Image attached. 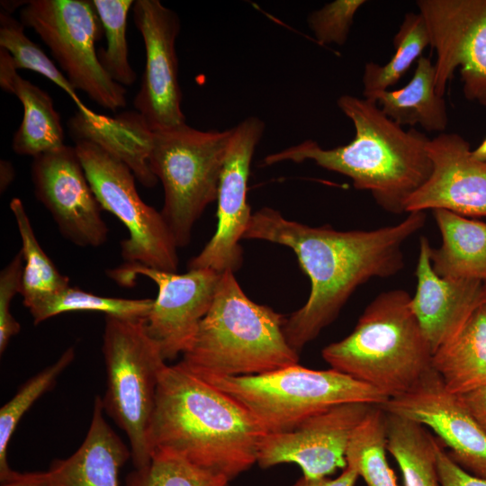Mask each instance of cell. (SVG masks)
Instances as JSON below:
<instances>
[{
	"mask_svg": "<svg viewBox=\"0 0 486 486\" xmlns=\"http://www.w3.org/2000/svg\"><path fill=\"white\" fill-rule=\"evenodd\" d=\"M285 318L254 302L234 272L221 274L212 306L179 362L197 376L265 374L299 363L288 344Z\"/></svg>",
	"mask_w": 486,
	"mask_h": 486,
	"instance_id": "4",
	"label": "cell"
},
{
	"mask_svg": "<svg viewBox=\"0 0 486 486\" xmlns=\"http://www.w3.org/2000/svg\"><path fill=\"white\" fill-rule=\"evenodd\" d=\"M0 486H54L48 471L19 472L13 471L0 480Z\"/></svg>",
	"mask_w": 486,
	"mask_h": 486,
	"instance_id": "39",
	"label": "cell"
},
{
	"mask_svg": "<svg viewBox=\"0 0 486 486\" xmlns=\"http://www.w3.org/2000/svg\"><path fill=\"white\" fill-rule=\"evenodd\" d=\"M435 76L434 64L421 56L404 87L364 97L375 101L382 112L400 126L419 124L428 131H444L448 122L446 104L436 92Z\"/></svg>",
	"mask_w": 486,
	"mask_h": 486,
	"instance_id": "25",
	"label": "cell"
},
{
	"mask_svg": "<svg viewBox=\"0 0 486 486\" xmlns=\"http://www.w3.org/2000/svg\"><path fill=\"white\" fill-rule=\"evenodd\" d=\"M426 150L432 171L407 199L405 212L442 209L486 218V162L473 158L468 140L443 132L428 140Z\"/></svg>",
	"mask_w": 486,
	"mask_h": 486,
	"instance_id": "18",
	"label": "cell"
},
{
	"mask_svg": "<svg viewBox=\"0 0 486 486\" xmlns=\"http://www.w3.org/2000/svg\"><path fill=\"white\" fill-rule=\"evenodd\" d=\"M20 21L40 37L76 90L103 108L127 105L126 88L101 66L95 43L104 29L92 0H31Z\"/></svg>",
	"mask_w": 486,
	"mask_h": 486,
	"instance_id": "9",
	"label": "cell"
},
{
	"mask_svg": "<svg viewBox=\"0 0 486 486\" xmlns=\"http://www.w3.org/2000/svg\"><path fill=\"white\" fill-rule=\"evenodd\" d=\"M0 86L22 103L23 115L15 131L12 148L21 156L35 158L62 147L64 130L51 96L22 78L8 51L0 48Z\"/></svg>",
	"mask_w": 486,
	"mask_h": 486,
	"instance_id": "22",
	"label": "cell"
},
{
	"mask_svg": "<svg viewBox=\"0 0 486 486\" xmlns=\"http://www.w3.org/2000/svg\"><path fill=\"white\" fill-rule=\"evenodd\" d=\"M106 38V48L97 51L99 62L116 83L131 86L137 74L129 62L127 20L135 1L92 0Z\"/></svg>",
	"mask_w": 486,
	"mask_h": 486,
	"instance_id": "32",
	"label": "cell"
},
{
	"mask_svg": "<svg viewBox=\"0 0 486 486\" xmlns=\"http://www.w3.org/2000/svg\"><path fill=\"white\" fill-rule=\"evenodd\" d=\"M374 405L348 402L316 414L294 428L266 433L256 463L266 469L280 464L299 465L306 478H323L347 466L346 450L356 428Z\"/></svg>",
	"mask_w": 486,
	"mask_h": 486,
	"instance_id": "16",
	"label": "cell"
},
{
	"mask_svg": "<svg viewBox=\"0 0 486 486\" xmlns=\"http://www.w3.org/2000/svg\"><path fill=\"white\" fill-rule=\"evenodd\" d=\"M75 143L102 209L116 216L129 231V238L121 243L125 263L176 272L178 246L161 212L145 203L139 195L130 168L94 142Z\"/></svg>",
	"mask_w": 486,
	"mask_h": 486,
	"instance_id": "10",
	"label": "cell"
},
{
	"mask_svg": "<svg viewBox=\"0 0 486 486\" xmlns=\"http://www.w3.org/2000/svg\"><path fill=\"white\" fill-rule=\"evenodd\" d=\"M22 240L23 271L20 294L24 307L30 309L43 299L69 286V278L62 274L40 247L22 202H10Z\"/></svg>",
	"mask_w": 486,
	"mask_h": 486,
	"instance_id": "27",
	"label": "cell"
},
{
	"mask_svg": "<svg viewBox=\"0 0 486 486\" xmlns=\"http://www.w3.org/2000/svg\"><path fill=\"white\" fill-rule=\"evenodd\" d=\"M265 123L248 117L232 128L217 195V229L202 251L188 262L189 269H211L218 273L238 271L243 262L239 240L252 213L247 202L250 165Z\"/></svg>",
	"mask_w": 486,
	"mask_h": 486,
	"instance_id": "14",
	"label": "cell"
},
{
	"mask_svg": "<svg viewBox=\"0 0 486 486\" xmlns=\"http://www.w3.org/2000/svg\"><path fill=\"white\" fill-rule=\"evenodd\" d=\"M387 451L396 460L405 486H441L436 463L438 442L414 420L386 412Z\"/></svg>",
	"mask_w": 486,
	"mask_h": 486,
	"instance_id": "26",
	"label": "cell"
},
{
	"mask_svg": "<svg viewBox=\"0 0 486 486\" xmlns=\"http://www.w3.org/2000/svg\"><path fill=\"white\" fill-rule=\"evenodd\" d=\"M416 4L436 52V94L444 96L459 68L465 98L486 107V0H418Z\"/></svg>",
	"mask_w": 486,
	"mask_h": 486,
	"instance_id": "11",
	"label": "cell"
},
{
	"mask_svg": "<svg viewBox=\"0 0 486 486\" xmlns=\"http://www.w3.org/2000/svg\"><path fill=\"white\" fill-rule=\"evenodd\" d=\"M24 25L11 14L0 12V48L11 55L14 68L40 74L60 87L75 102L77 108L84 105L66 76L46 53L24 32Z\"/></svg>",
	"mask_w": 486,
	"mask_h": 486,
	"instance_id": "33",
	"label": "cell"
},
{
	"mask_svg": "<svg viewBox=\"0 0 486 486\" xmlns=\"http://www.w3.org/2000/svg\"><path fill=\"white\" fill-rule=\"evenodd\" d=\"M14 178V168L10 161L0 162V191L4 193Z\"/></svg>",
	"mask_w": 486,
	"mask_h": 486,
	"instance_id": "41",
	"label": "cell"
},
{
	"mask_svg": "<svg viewBox=\"0 0 486 486\" xmlns=\"http://www.w3.org/2000/svg\"><path fill=\"white\" fill-rule=\"evenodd\" d=\"M436 463L441 486H486V480L458 465L440 445L436 449Z\"/></svg>",
	"mask_w": 486,
	"mask_h": 486,
	"instance_id": "37",
	"label": "cell"
},
{
	"mask_svg": "<svg viewBox=\"0 0 486 486\" xmlns=\"http://www.w3.org/2000/svg\"><path fill=\"white\" fill-rule=\"evenodd\" d=\"M153 299H124L96 295L76 286H68L32 306L29 310L35 325L58 314L71 311H96L105 316L147 319Z\"/></svg>",
	"mask_w": 486,
	"mask_h": 486,
	"instance_id": "29",
	"label": "cell"
},
{
	"mask_svg": "<svg viewBox=\"0 0 486 486\" xmlns=\"http://www.w3.org/2000/svg\"><path fill=\"white\" fill-rule=\"evenodd\" d=\"M364 0H335L313 11L308 25L320 44L343 45L347 40L357 10Z\"/></svg>",
	"mask_w": 486,
	"mask_h": 486,
	"instance_id": "35",
	"label": "cell"
},
{
	"mask_svg": "<svg viewBox=\"0 0 486 486\" xmlns=\"http://www.w3.org/2000/svg\"><path fill=\"white\" fill-rule=\"evenodd\" d=\"M221 274L211 269L177 274L135 263H124L107 271L108 276L122 286H132L138 276L148 277L157 284L158 296L146 319V328L166 360L183 355L191 344L212 306Z\"/></svg>",
	"mask_w": 486,
	"mask_h": 486,
	"instance_id": "12",
	"label": "cell"
},
{
	"mask_svg": "<svg viewBox=\"0 0 486 486\" xmlns=\"http://www.w3.org/2000/svg\"><path fill=\"white\" fill-rule=\"evenodd\" d=\"M459 396L468 411L486 432V386Z\"/></svg>",
	"mask_w": 486,
	"mask_h": 486,
	"instance_id": "38",
	"label": "cell"
},
{
	"mask_svg": "<svg viewBox=\"0 0 486 486\" xmlns=\"http://www.w3.org/2000/svg\"><path fill=\"white\" fill-rule=\"evenodd\" d=\"M232 128L200 130L186 123L153 131L148 164L164 188L160 212L178 247L186 246L195 221L217 200Z\"/></svg>",
	"mask_w": 486,
	"mask_h": 486,
	"instance_id": "8",
	"label": "cell"
},
{
	"mask_svg": "<svg viewBox=\"0 0 486 486\" xmlns=\"http://www.w3.org/2000/svg\"><path fill=\"white\" fill-rule=\"evenodd\" d=\"M31 176L38 201L49 211L61 235L79 247H100L108 238L103 211L75 147L33 158Z\"/></svg>",
	"mask_w": 486,
	"mask_h": 486,
	"instance_id": "15",
	"label": "cell"
},
{
	"mask_svg": "<svg viewBox=\"0 0 486 486\" xmlns=\"http://www.w3.org/2000/svg\"><path fill=\"white\" fill-rule=\"evenodd\" d=\"M68 126L74 141L99 145L127 165L141 184H157L158 179L148 164L153 131L136 111L108 117L84 105L69 119Z\"/></svg>",
	"mask_w": 486,
	"mask_h": 486,
	"instance_id": "21",
	"label": "cell"
},
{
	"mask_svg": "<svg viewBox=\"0 0 486 486\" xmlns=\"http://www.w3.org/2000/svg\"><path fill=\"white\" fill-rule=\"evenodd\" d=\"M395 53L385 65L367 62L363 75L364 96L387 90L409 70L429 45L426 23L420 14H406L393 38Z\"/></svg>",
	"mask_w": 486,
	"mask_h": 486,
	"instance_id": "30",
	"label": "cell"
},
{
	"mask_svg": "<svg viewBox=\"0 0 486 486\" xmlns=\"http://www.w3.org/2000/svg\"><path fill=\"white\" fill-rule=\"evenodd\" d=\"M331 368L366 383L388 399L409 391L431 369L432 350L404 290L381 292L353 331L325 346Z\"/></svg>",
	"mask_w": 486,
	"mask_h": 486,
	"instance_id": "5",
	"label": "cell"
},
{
	"mask_svg": "<svg viewBox=\"0 0 486 486\" xmlns=\"http://www.w3.org/2000/svg\"><path fill=\"white\" fill-rule=\"evenodd\" d=\"M102 352L106 371L104 412L125 433L134 469L149 464V428L160 374L166 366L146 319L104 317Z\"/></svg>",
	"mask_w": 486,
	"mask_h": 486,
	"instance_id": "7",
	"label": "cell"
},
{
	"mask_svg": "<svg viewBox=\"0 0 486 486\" xmlns=\"http://www.w3.org/2000/svg\"><path fill=\"white\" fill-rule=\"evenodd\" d=\"M76 356L68 347L50 365L27 380L16 393L0 409V480L14 470L7 461V449L12 436L25 412L45 392L54 387L59 375L70 365Z\"/></svg>",
	"mask_w": 486,
	"mask_h": 486,
	"instance_id": "31",
	"label": "cell"
},
{
	"mask_svg": "<svg viewBox=\"0 0 486 486\" xmlns=\"http://www.w3.org/2000/svg\"><path fill=\"white\" fill-rule=\"evenodd\" d=\"M425 222V212H412L395 225L340 231L287 220L269 207L252 213L243 238L290 248L310 281L306 303L284 320V333L290 346L299 353L316 338L358 286L371 278L399 273L404 266L403 243Z\"/></svg>",
	"mask_w": 486,
	"mask_h": 486,
	"instance_id": "1",
	"label": "cell"
},
{
	"mask_svg": "<svg viewBox=\"0 0 486 486\" xmlns=\"http://www.w3.org/2000/svg\"><path fill=\"white\" fill-rule=\"evenodd\" d=\"M378 406L433 431L458 465L486 480V432L460 396L449 392L432 368L409 391Z\"/></svg>",
	"mask_w": 486,
	"mask_h": 486,
	"instance_id": "17",
	"label": "cell"
},
{
	"mask_svg": "<svg viewBox=\"0 0 486 486\" xmlns=\"http://www.w3.org/2000/svg\"><path fill=\"white\" fill-rule=\"evenodd\" d=\"M433 215L442 237L439 248H430L434 271L441 277L486 284V221L437 209Z\"/></svg>",
	"mask_w": 486,
	"mask_h": 486,
	"instance_id": "23",
	"label": "cell"
},
{
	"mask_svg": "<svg viewBox=\"0 0 486 486\" xmlns=\"http://www.w3.org/2000/svg\"><path fill=\"white\" fill-rule=\"evenodd\" d=\"M472 154L476 159L486 162V137L476 148L472 149Z\"/></svg>",
	"mask_w": 486,
	"mask_h": 486,
	"instance_id": "42",
	"label": "cell"
},
{
	"mask_svg": "<svg viewBox=\"0 0 486 486\" xmlns=\"http://www.w3.org/2000/svg\"><path fill=\"white\" fill-rule=\"evenodd\" d=\"M23 271V256L20 250L0 272V354L2 355L12 338L20 330V323L11 312V303L20 293Z\"/></svg>",
	"mask_w": 486,
	"mask_h": 486,
	"instance_id": "36",
	"label": "cell"
},
{
	"mask_svg": "<svg viewBox=\"0 0 486 486\" xmlns=\"http://www.w3.org/2000/svg\"><path fill=\"white\" fill-rule=\"evenodd\" d=\"M337 104L354 124L356 136L351 142L323 148L317 141L306 140L266 156L264 165L311 160L351 178L356 189L370 192L386 212H405L407 199L432 171L426 150L429 139L415 129L403 130L372 99L344 94Z\"/></svg>",
	"mask_w": 486,
	"mask_h": 486,
	"instance_id": "3",
	"label": "cell"
},
{
	"mask_svg": "<svg viewBox=\"0 0 486 486\" xmlns=\"http://www.w3.org/2000/svg\"><path fill=\"white\" fill-rule=\"evenodd\" d=\"M430 248L428 239L421 237L411 309L434 353L454 338L482 304L485 284L439 276L430 262Z\"/></svg>",
	"mask_w": 486,
	"mask_h": 486,
	"instance_id": "19",
	"label": "cell"
},
{
	"mask_svg": "<svg viewBox=\"0 0 486 486\" xmlns=\"http://www.w3.org/2000/svg\"><path fill=\"white\" fill-rule=\"evenodd\" d=\"M104 413L97 395L83 443L68 458L54 460L48 469L54 486H119L120 471L131 459V452Z\"/></svg>",
	"mask_w": 486,
	"mask_h": 486,
	"instance_id": "20",
	"label": "cell"
},
{
	"mask_svg": "<svg viewBox=\"0 0 486 486\" xmlns=\"http://www.w3.org/2000/svg\"><path fill=\"white\" fill-rule=\"evenodd\" d=\"M386 413L374 405L354 430L346 450L347 465L367 486H399L387 458Z\"/></svg>",
	"mask_w": 486,
	"mask_h": 486,
	"instance_id": "28",
	"label": "cell"
},
{
	"mask_svg": "<svg viewBox=\"0 0 486 486\" xmlns=\"http://www.w3.org/2000/svg\"><path fill=\"white\" fill-rule=\"evenodd\" d=\"M431 368L453 394L462 395L486 386V307L483 303L454 338L433 353Z\"/></svg>",
	"mask_w": 486,
	"mask_h": 486,
	"instance_id": "24",
	"label": "cell"
},
{
	"mask_svg": "<svg viewBox=\"0 0 486 486\" xmlns=\"http://www.w3.org/2000/svg\"><path fill=\"white\" fill-rule=\"evenodd\" d=\"M132 9L146 57L134 108L152 131L185 123L176 51L179 17L158 0H136Z\"/></svg>",
	"mask_w": 486,
	"mask_h": 486,
	"instance_id": "13",
	"label": "cell"
},
{
	"mask_svg": "<svg viewBox=\"0 0 486 486\" xmlns=\"http://www.w3.org/2000/svg\"><path fill=\"white\" fill-rule=\"evenodd\" d=\"M266 434L246 408L180 363L163 369L149 428L152 453H172L230 481L256 463Z\"/></svg>",
	"mask_w": 486,
	"mask_h": 486,
	"instance_id": "2",
	"label": "cell"
},
{
	"mask_svg": "<svg viewBox=\"0 0 486 486\" xmlns=\"http://www.w3.org/2000/svg\"><path fill=\"white\" fill-rule=\"evenodd\" d=\"M229 482L228 478L166 451H155L148 465L125 478V486H229Z\"/></svg>",
	"mask_w": 486,
	"mask_h": 486,
	"instance_id": "34",
	"label": "cell"
},
{
	"mask_svg": "<svg viewBox=\"0 0 486 486\" xmlns=\"http://www.w3.org/2000/svg\"><path fill=\"white\" fill-rule=\"evenodd\" d=\"M482 303L486 307V284H485V288H484V295H483V302Z\"/></svg>",
	"mask_w": 486,
	"mask_h": 486,
	"instance_id": "43",
	"label": "cell"
},
{
	"mask_svg": "<svg viewBox=\"0 0 486 486\" xmlns=\"http://www.w3.org/2000/svg\"><path fill=\"white\" fill-rule=\"evenodd\" d=\"M358 477L357 472L347 465L335 479L328 477L311 479L302 476L292 486H355Z\"/></svg>",
	"mask_w": 486,
	"mask_h": 486,
	"instance_id": "40",
	"label": "cell"
},
{
	"mask_svg": "<svg viewBox=\"0 0 486 486\" xmlns=\"http://www.w3.org/2000/svg\"><path fill=\"white\" fill-rule=\"evenodd\" d=\"M201 378L246 408L266 433L291 430L337 405H381L388 400L372 386L333 368L313 370L298 364L260 374Z\"/></svg>",
	"mask_w": 486,
	"mask_h": 486,
	"instance_id": "6",
	"label": "cell"
}]
</instances>
